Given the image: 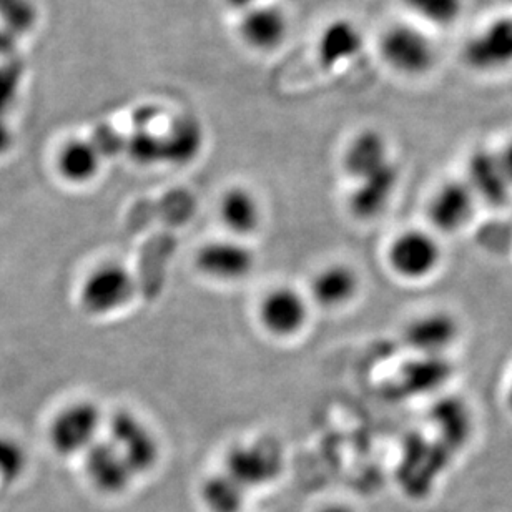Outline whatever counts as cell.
Wrapping results in <instances>:
<instances>
[{
    "instance_id": "cell-1",
    "label": "cell",
    "mask_w": 512,
    "mask_h": 512,
    "mask_svg": "<svg viewBox=\"0 0 512 512\" xmlns=\"http://www.w3.org/2000/svg\"><path fill=\"white\" fill-rule=\"evenodd\" d=\"M135 295V280L127 266L105 261L85 276L79 290L80 308L89 316L104 318L124 310Z\"/></svg>"
},
{
    "instance_id": "cell-2",
    "label": "cell",
    "mask_w": 512,
    "mask_h": 512,
    "mask_svg": "<svg viewBox=\"0 0 512 512\" xmlns=\"http://www.w3.org/2000/svg\"><path fill=\"white\" fill-rule=\"evenodd\" d=\"M104 413L94 401H74L55 413L49 424V443L60 456L85 454L99 441Z\"/></svg>"
},
{
    "instance_id": "cell-3",
    "label": "cell",
    "mask_w": 512,
    "mask_h": 512,
    "mask_svg": "<svg viewBox=\"0 0 512 512\" xmlns=\"http://www.w3.org/2000/svg\"><path fill=\"white\" fill-rule=\"evenodd\" d=\"M388 263L403 280H426L443 263V248L433 233L409 228L399 233L389 245Z\"/></svg>"
},
{
    "instance_id": "cell-4",
    "label": "cell",
    "mask_w": 512,
    "mask_h": 512,
    "mask_svg": "<svg viewBox=\"0 0 512 512\" xmlns=\"http://www.w3.org/2000/svg\"><path fill=\"white\" fill-rule=\"evenodd\" d=\"M109 441L119 449L135 476L152 471L160 459L158 439L137 414L120 409L107 423Z\"/></svg>"
},
{
    "instance_id": "cell-5",
    "label": "cell",
    "mask_w": 512,
    "mask_h": 512,
    "mask_svg": "<svg viewBox=\"0 0 512 512\" xmlns=\"http://www.w3.org/2000/svg\"><path fill=\"white\" fill-rule=\"evenodd\" d=\"M380 52L391 69L409 77L426 74L436 62V49L431 39L408 24L389 27L381 37Z\"/></svg>"
},
{
    "instance_id": "cell-6",
    "label": "cell",
    "mask_w": 512,
    "mask_h": 512,
    "mask_svg": "<svg viewBox=\"0 0 512 512\" xmlns=\"http://www.w3.org/2000/svg\"><path fill=\"white\" fill-rule=\"evenodd\" d=\"M283 458L280 449L270 441L233 446L225 459V473L230 474L243 488H263L281 474Z\"/></svg>"
},
{
    "instance_id": "cell-7",
    "label": "cell",
    "mask_w": 512,
    "mask_h": 512,
    "mask_svg": "<svg viewBox=\"0 0 512 512\" xmlns=\"http://www.w3.org/2000/svg\"><path fill=\"white\" fill-rule=\"evenodd\" d=\"M256 258L252 248L238 238L213 240L198 248L195 266L203 276L222 283H235L252 275Z\"/></svg>"
},
{
    "instance_id": "cell-8",
    "label": "cell",
    "mask_w": 512,
    "mask_h": 512,
    "mask_svg": "<svg viewBox=\"0 0 512 512\" xmlns=\"http://www.w3.org/2000/svg\"><path fill=\"white\" fill-rule=\"evenodd\" d=\"M261 326L276 338L298 335L310 318V305L303 293L291 286H278L261 300Z\"/></svg>"
},
{
    "instance_id": "cell-9",
    "label": "cell",
    "mask_w": 512,
    "mask_h": 512,
    "mask_svg": "<svg viewBox=\"0 0 512 512\" xmlns=\"http://www.w3.org/2000/svg\"><path fill=\"white\" fill-rule=\"evenodd\" d=\"M478 198L466 180L446 182L433 193L428 203V220L439 233L453 235L468 227L476 213Z\"/></svg>"
},
{
    "instance_id": "cell-10",
    "label": "cell",
    "mask_w": 512,
    "mask_h": 512,
    "mask_svg": "<svg viewBox=\"0 0 512 512\" xmlns=\"http://www.w3.org/2000/svg\"><path fill=\"white\" fill-rule=\"evenodd\" d=\"M85 476L99 493L117 496L127 491L135 474L109 439H99L84 454Z\"/></svg>"
},
{
    "instance_id": "cell-11",
    "label": "cell",
    "mask_w": 512,
    "mask_h": 512,
    "mask_svg": "<svg viewBox=\"0 0 512 512\" xmlns=\"http://www.w3.org/2000/svg\"><path fill=\"white\" fill-rule=\"evenodd\" d=\"M458 321L444 311H428L404 328L406 345L419 356H443L456 343Z\"/></svg>"
},
{
    "instance_id": "cell-12",
    "label": "cell",
    "mask_w": 512,
    "mask_h": 512,
    "mask_svg": "<svg viewBox=\"0 0 512 512\" xmlns=\"http://www.w3.org/2000/svg\"><path fill=\"white\" fill-rule=\"evenodd\" d=\"M464 60L474 70L504 69L512 64V17L494 20L493 24L469 40Z\"/></svg>"
},
{
    "instance_id": "cell-13",
    "label": "cell",
    "mask_w": 512,
    "mask_h": 512,
    "mask_svg": "<svg viewBox=\"0 0 512 512\" xmlns=\"http://www.w3.org/2000/svg\"><path fill=\"white\" fill-rule=\"evenodd\" d=\"M466 183L473 190L478 202L491 207H503L509 202L511 182L499 162L498 152L489 148H478L469 155Z\"/></svg>"
},
{
    "instance_id": "cell-14",
    "label": "cell",
    "mask_w": 512,
    "mask_h": 512,
    "mask_svg": "<svg viewBox=\"0 0 512 512\" xmlns=\"http://www.w3.org/2000/svg\"><path fill=\"white\" fill-rule=\"evenodd\" d=\"M288 29V17L280 7L252 5L240 20L238 34L250 49L270 52L285 42Z\"/></svg>"
},
{
    "instance_id": "cell-15",
    "label": "cell",
    "mask_w": 512,
    "mask_h": 512,
    "mask_svg": "<svg viewBox=\"0 0 512 512\" xmlns=\"http://www.w3.org/2000/svg\"><path fill=\"white\" fill-rule=\"evenodd\" d=\"M398 167L393 162L384 165L370 177L356 182L355 190L350 195V210L358 220H373L380 217L393 200L398 187Z\"/></svg>"
},
{
    "instance_id": "cell-16",
    "label": "cell",
    "mask_w": 512,
    "mask_h": 512,
    "mask_svg": "<svg viewBox=\"0 0 512 512\" xmlns=\"http://www.w3.org/2000/svg\"><path fill=\"white\" fill-rule=\"evenodd\" d=\"M360 276L345 263H331L321 268L311 281V298L325 310L350 305L360 293Z\"/></svg>"
},
{
    "instance_id": "cell-17",
    "label": "cell",
    "mask_w": 512,
    "mask_h": 512,
    "mask_svg": "<svg viewBox=\"0 0 512 512\" xmlns=\"http://www.w3.org/2000/svg\"><path fill=\"white\" fill-rule=\"evenodd\" d=\"M389 162L393 160L389 158L388 140L373 128L356 133L343 153V170L355 182L370 177L371 173L378 172Z\"/></svg>"
},
{
    "instance_id": "cell-18",
    "label": "cell",
    "mask_w": 512,
    "mask_h": 512,
    "mask_svg": "<svg viewBox=\"0 0 512 512\" xmlns=\"http://www.w3.org/2000/svg\"><path fill=\"white\" fill-rule=\"evenodd\" d=\"M365 45L360 27L348 19H336L321 30L316 42V55L321 67L335 69L360 55Z\"/></svg>"
},
{
    "instance_id": "cell-19",
    "label": "cell",
    "mask_w": 512,
    "mask_h": 512,
    "mask_svg": "<svg viewBox=\"0 0 512 512\" xmlns=\"http://www.w3.org/2000/svg\"><path fill=\"white\" fill-rule=\"evenodd\" d=\"M218 213H220L223 227L238 240L252 237L263 220L258 198L252 190L245 187L228 188L220 198Z\"/></svg>"
},
{
    "instance_id": "cell-20",
    "label": "cell",
    "mask_w": 512,
    "mask_h": 512,
    "mask_svg": "<svg viewBox=\"0 0 512 512\" xmlns=\"http://www.w3.org/2000/svg\"><path fill=\"white\" fill-rule=\"evenodd\" d=\"M102 155L90 138H74L65 143L57 157V170L65 182L85 185L97 178L102 168Z\"/></svg>"
},
{
    "instance_id": "cell-21",
    "label": "cell",
    "mask_w": 512,
    "mask_h": 512,
    "mask_svg": "<svg viewBox=\"0 0 512 512\" xmlns=\"http://www.w3.org/2000/svg\"><path fill=\"white\" fill-rule=\"evenodd\" d=\"M163 162L187 165L198 157L203 147L202 127L192 117L178 119L167 135H162Z\"/></svg>"
},
{
    "instance_id": "cell-22",
    "label": "cell",
    "mask_w": 512,
    "mask_h": 512,
    "mask_svg": "<svg viewBox=\"0 0 512 512\" xmlns=\"http://www.w3.org/2000/svg\"><path fill=\"white\" fill-rule=\"evenodd\" d=\"M247 489L230 474H213L202 484V503L208 512H242L247 503Z\"/></svg>"
},
{
    "instance_id": "cell-23",
    "label": "cell",
    "mask_w": 512,
    "mask_h": 512,
    "mask_svg": "<svg viewBox=\"0 0 512 512\" xmlns=\"http://www.w3.org/2000/svg\"><path fill=\"white\" fill-rule=\"evenodd\" d=\"M448 376V363L443 356H419L403 371V381L414 393H426L443 383Z\"/></svg>"
},
{
    "instance_id": "cell-24",
    "label": "cell",
    "mask_w": 512,
    "mask_h": 512,
    "mask_svg": "<svg viewBox=\"0 0 512 512\" xmlns=\"http://www.w3.org/2000/svg\"><path fill=\"white\" fill-rule=\"evenodd\" d=\"M403 4L419 19L438 27L453 25L463 14V0H403Z\"/></svg>"
},
{
    "instance_id": "cell-25",
    "label": "cell",
    "mask_w": 512,
    "mask_h": 512,
    "mask_svg": "<svg viewBox=\"0 0 512 512\" xmlns=\"http://www.w3.org/2000/svg\"><path fill=\"white\" fill-rule=\"evenodd\" d=\"M39 20L32 0H0V24L15 37L29 34Z\"/></svg>"
},
{
    "instance_id": "cell-26",
    "label": "cell",
    "mask_w": 512,
    "mask_h": 512,
    "mask_svg": "<svg viewBox=\"0 0 512 512\" xmlns=\"http://www.w3.org/2000/svg\"><path fill=\"white\" fill-rule=\"evenodd\" d=\"M125 153L138 165H155L163 162V140L145 128H137L127 138Z\"/></svg>"
},
{
    "instance_id": "cell-27",
    "label": "cell",
    "mask_w": 512,
    "mask_h": 512,
    "mask_svg": "<svg viewBox=\"0 0 512 512\" xmlns=\"http://www.w3.org/2000/svg\"><path fill=\"white\" fill-rule=\"evenodd\" d=\"M27 463L24 446L9 436H0V481L17 483L24 476Z\"/></svg>"
},
{
    "instance_id": "cell-28",
    "label": "cell",
    "mask_w": 512,
    "mask_h": 512,
    "mask_svg": "<svg viewBox=\"0 0 512 512\" xmlns=\"http://www.w3.org/2000/svg\"><path fill=\"white\" fill-rule=\"evenodd\" d=\"M90 142L94 143L97 152L102 155V158L117 157L119 153L125 152V143L127 138L122 137L114 127L110 125H99L95 128Z\"/></svg>"
},
{
    "instance_id": "cell-29",
    "label": "cell",
    "mask_w": 512,
    "mask_h": 512,
    "mask_svg": "<svg viewBox=\"0 0 512 512\" xmlns=\"http://www.w3.org/2000/svg\"><path fill=\"white\" fill-rule=\"evenodd\" d=\"M20 69L17 65H10L7 69H0V119H4L5 109L12 104L17 85H19Z\"/></svg>"
},
{
    "instance_id": "cell-30",
    "label": "cell",
    "mask_w": 512,
    "mask_h": 512,
    "mask_svg": "<svg viewBox=\"0 0 512 512\" xmlns=\"http://www.w3.org/2000/svg\"><path fill=\"white\" fill-rule=\"evenodd\" d=\"M499 162L503 165L504 173L512 185V138L504 143V147L498 152Z\"/></svg>"
},
{
    "instance_id": "cell-31",
    "label": "cell",
    "mask_w": 512,
    "mask_h": 512,
    "mask_svg": "<svg viewBox=\"0 0 512 512\" xmlns=\"http://www.w3.org/2000/svg\"><path fill=\"white\" fill-rule=\"evenodd\" d=\"M12 142H14V138H12L9 125L5 124L4 119H0V155L9 152Z\"/></svg>"
},
{
    "instance_id": "cell-32",
    "label": "cell",
    "mask_w": 512,
    "mask_h": 512,
    "mask_svg": "<svg viewBox=\"0 0 512 512\" xmlns=\"http://www.w3.org/2000/svg\"><path fill=\"white\" fill-rule=\"evenodd\" d=\"M318 512H355L353 509L348 508L345 504H330V506H325V508L320 509Z\"/></svg>"
},
{
    "instance_id": "cell-33",
    "label": "cell",
    "mask_w": 512,
    "mask_h": 512,
    "mask_svg": "<svg viewBox=\"0 0 512 512\" xmlns=\"http://www.w3.org/2000/svg\"><path fill=\"white\" fill-rule=\"evenodd\" d=\"M230 2L233 7H245V9H250L253 4V0H230Z\"/></svg>"
},
{
    "instance_id": "cell-34",
    "label": "cell",
    "mask_w": 512,
    "mask_h": 512,
    "mask_svg": "<svg viewBox=\"0 0 512 512\" xmlns=\"http://www.w3.org/2000/svg\"><path fill=\"white\" fill-rule=\"evenodd\" d=\"M506 404H508V409L512 413V378L509 381L508 389H506Z\"/></svg>"
}]
</instances>
